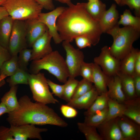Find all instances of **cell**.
Listing matches in <instances>:
<instances>
[{"label":"cell","mask_w":140,"mask_h":140,"mask_svg":"<svg viewBox=\"0 0 140 140\" xmlns=\"http://www.w3.org/2000/svg\"><path fill=\"white\" fill-rule=\"evenodd\" d=\"M86 3H72L65 7L57 21L58 32L63 41H72L76 37L85 36L95 46L102 33L99 22L94 19L86 10Z\"/></svg>","instance_id":"cell-1"},{"label":"cell","mask_w":140,"mask_h":140,"mask_svg":"<svg viewBox=\"0 0 140 140\" xmlns=\"http://www.w3.org/2000/svg\"><path fill=\"white\" fill-rule=\"evenodd\" d=\"M18 101V108L8 113L6 120L10 125L49 124L65 127L68 125L66 122L46 104L33 102L26 95L21 97Z\"/></svg>","instance_id":"cell-2"},{"label":"cell","mask_w":140,"mask_h":140,"mask_svg":"<svg viewBox=\"0 0 140 140\" xmlns=\"http://www.w3.org/2000/svg\"><path fill=\"white\" fill-rule=\"evenodd\" d=\"M107 33L113 39V43L109 47L111 54L120 60L132 50L133 43L140 37V30L130 26L120 27L118 25Z\"/></svg>","instance_id":"cell-3"},{"label":"cell","mask_w":140,"mask_h":140,"mask_svg":"<svg viewBox=\"0 0 140 140\" xmlns=\"http://www.w3.org/2000/svg\"><path fill=\"white\" fill-rule=\"evenodd\" d=\"M42 69L47 71L64 83L69 76L65 59L57 50L40 59L32 61L29 71L31 74H36Z\"/></svg>","instance_id":"cell-4"},{"label":"cell","mask_w":140,"mask_h":140,"mask_svg":"<svg viewBox=\"0 0 140 140\" xmlns=\"http://www.w3.org/2000/svg\"><path fill=\"white\" fill-rule=\"evenodd\" d=\"M2 6L14 20L23 21L37 18L43 9L33 0H7Z\"/></svg>","instance_id":"cell-5"},{"label":"cell","mask_w":140,"mask_h":140,"mask_svg":"<svg viewBox=\"0 0 140 140\" xmlns=\"http://www.w3.org/2000/svg\"><path fill=\"white\" fill-rule=\"evenodd\" d=\"M28 83L33 98L36 102L46 105L59 102L50 91L44 73L39 72L36 74H30Z\"/></svg>","instance_id":"cell-6"},{"label":"cell","mask_w":140,"mask_h":140,"mask_svg":"<svg viewBox=\"0 0 140 140\" xmlns=\"http://www.w3.org/2000/svg\"><path fill=\"white\" fill-rule=\"evenodd\" d=\"M26 26L25 21L14 20L8 50L11 57L27 48Z\"/></svg>","instance_id":"cell-7"},{"label":"cell","mask_w":140,"mask_h":140,"mask_svg":"<svg viewBox=\"0 0 140 140\" xmlns=\"http://www.w3.org/2000/svg\"><path fill=\"white\" fill-rule=\"evenodd\" d=\"M62 46L66 54L65 62L69 73V77L75 78L80 75V71L84 61V55L79 49L75 48L70 42L63 41Z\"/></svg>","instance_id":"cell-8"},{"label":"cell","mask_w":140,"mask_h":140,"mask_svg":"<svg viewBox=\"0 0 140 140\" xmlns=\"http://www.w3.org/2000/svg\"><path fill=\"white\" fill-rule=\"evenodd\" d=\"M94 61L108 76L117 75L119 72L120 60L112 55L107 46L101 48L99 55L94 58Z\"/></svg>","instance_id":"cell-9"},{"label":"cell","mask_w":140,"mask_h":140,"mask_svg":"<svg viewBox=\"0 0 140 140\" xmlns=\"http://www.w3.org/2000/svg\"><path fill=\"white\" fill-rule=\"evenodd\" d=\"M65 8L64 7L59 6L50 12H41L38 17L39 20L47 26L52 38L57 44H59L63 41L58 32L56 23L57 18Z\"/></svg>","instance_id":"cell-10"},{"label":"cell","mask_w":140,"mask_h":140,"mask_svg":"<svg viewBox=\"0 0 140 140\" xmlns=\"http://www.w3.org/2000/svg\"><path fill=\"white\" fill-rule=\"evenodd\" d=\"M10 128L14 140H27L29 138L41 140V133L48 130L47 128L37 127L32 124L10 125Z\"/></svg>","instance_id":"cell-11"},{"label":"cell","mask_w":140,"mask_h":140,"mask_svg":"<svg viewBox=\"0 0 140 140\" xmlns=\"http://www.w3.org/2000/svg\"><path fill=\"white\" fill-rule=\"evenodd\" d=\"M52 37L48 30L32 44L30 61L40 59L52 51L51 44Z\"/></svg>","instance_id":"cell-12"},{"label":"cell","mask_w":140,"mask_h":140,"mask_svg":"<svg viewBox=\"0 0 140 140\" xmlns=\"http://www.w3.org/2000/svg\"><path fill=\"white\" fill-rule=\"evenodd\" d=\"M103 140H124L118 122V117L104 121L97 127Z\"/></svg>","instance_id":"cell-13"},{"label":"cell","mask_w":140,"mask_h":140,"mask_svg":"<svg viewBox=\"0 0 140 140\" xmlns=\"http://www.w3.org/2000/svg\"><path fill=\"white\" fill-rule=\"evenodd\" d=\"M118 122L124 140L140 139V125L124 115L118 117Z\"/></svg>","instance_id":"cell-14"},{"label":"cell","mask_w":140,"mask_h":140,"mask_svg":"<svg viewBox=\"0 0 140 140\" xmlns=\"http://www.w3.org/2000/svg\"><path fill=\"white\" fill-rule=\"evenodd\" d=\"M26 26V40L28 47H31L33 43L48 30L46 25L38 18L25 20Z\"/></svg>","instance_id":"cell-15"},{"label":"cell","mask_w":140,"mask_h":140,"mask_svg":"<svg viewBox=\"0 0 140 140\" xmlns=\"http://www.w3.org/2000/svg\"><path fill=\"white\" fill-rule=\"evenodd\" d=\"M119 14L115 4H113L106 10L100 20L99 24L102 33H107L109 31L118 25Z\"/></svg>","instance_id":"cell-16"},{"label":"cell","mask_w":140,"mask_h":140,"mask_svg":"<svg viewBox=\"0 0 140 140\" xmlns=\"http://www.w3.org/2000/svg\"><path fill=\"white\" fill-rule=\"evenodd\" d=\"M99 95L94 86L90 91L76 98L72 99L67 104L75 109L87 110Z\"/></svg>","instance_id":"cell-17"},{"label":"cell","mask_w":140,"mask_h":140,"mask_svg":"<svg viewBox=\"0 0 140 140\" xmlns=\"http://www.w3.org/2000/svg\"><path fill=\"white\" fill-rule=\"evenodd\" d=\"M107 93L109 97L123 103L126 98L122 89L121 80L118 75L109 77L107 84Z\"/></svg>","instance_id":"cell-18"},{"label":"cell","mask_w":140,"mask_h":140,"mask_svg":"<svg viewBox=\"0 0 140 140\" xmlns=\"http://www.w3.org/2000/svg\"><path fill=\"white\" fill-rule=\"evenodd\" d=\"M109 77L104 73L99 66L93 63V83L99 95L107 92Z\"/></svg>","instance_id":"cell-19"},{"label":"cell","mask_w":140,"mask_h":140,"mask_svg":"<svg viewBox=\"0 0 140 140\" xmlns=\"http://www.w3.org/2000/svg\"><path fill=\"white\" fill-rule=\"evenodd\" d=\"M123 115L140 125V97L126 100Z\"/></svg>","instance_id":"cell-20"},{"label":"cell","mask_w":140,"mask_h":140,"mask_svg":"<svg viewBox=\"0 0 140 140\" xmlns=\"http://www.w3.org/2000/svg\"><path fill=\"white\" fill-rule=\"evenodd\" d=\"M140 51L133 47L131 51L120 60L119 72L132 76L134 75L135 61Z\"/></svg>","instance_id":"cell-21"},{"label":"cell","mask_w":140,"mask_h":140,"mask_svg":"<svg viewBox=\"0 0 140 140\" xmlns=\"http://www.w3.org/2000/svg\"><path fill=\"white\" fill-rule=\"evenodd\" d=\"M14 21L9 15L0 20V44L8 49Z\"/></svg>","instance_id":"cell-22"},{"label":"cell","mask_w":140,"mask_h":140,"mask_svg":"<svg viewBox=\"0 0 140 140\" xmlns=\"http://www.w3.org/2000/svg\"><path fill=\"white\" fill-rule=\"evenodd\" d=\"M106 4L100 0L86 3V11L94 19L99 22L106 11Z\"/></svg>","instance_id":"cell-23"},{"label":"cell","mask_w":140,"mask_h":140,"mask_svg":"<svg viewBox=\"0 0 140 140\" xmlns=\"http://www.w3.org/2000/svg\"><path fill=\"white\" fill-rule=\"evenodd\" d=\"M122 88L126 100L132 99L136 96L133 76L119 72Z\"/></svg>","instance_id":"cell-24"},{"label":"cell","mask_w":140,"mask_h":140,"mask_svg":"<svg viewBox=\"0 0 140 140\" xmlns=\"http://www.w3.org/2000/svg\"><path fill=\"white\" fill-rule=\"evenodd\" d=\"M18 87L17 85L11 87L9 90L1 99V102L5 104L9 113L15 110L18 106L19 102L16 96Z\"/></svg>","instance_id":"cell-25"},{"label":"cell","mask_w":140,"mask_h":140,"mask_svg":"<svg viewBox=\"0 0 140 140\" xmlns=\"http://www.w3.org/2000/svg\"><path fill=\"white\" fill-rule=\"evenodd\" d=\"M109 98L107 92L98 95L90 106L84 112L85 116L93 114L108 107Z\"/></svg>","instance_id":"cell-26"},{"label":"cell","mask_w":140,"mask_h":140,"mask_svg":"<svg viewBox=\"0 0 140 140\" xmlns=\"http://www.w3.org/2000/svg\"><path fill=\"white\" fill-rule=\"evenodd\" d=\"M108 112L106 121L123 115L125 107L123 103L109 97L108 103Z\"/></svg>","instance_id":"cell-27"},{"label":"cell","mask_w":140,"mask_h":140,"mask_svg":"<svg viewBox=\"0 0 140 140\" xmlns=\"http://www.w3.org/2000/svg\"><path fill=\"white\" fill-rule=\"evenodd\" d=\"M118 24L130 26L140 30V17L133 16L129 9H125L120 16Z\"/></svg>","instance_id":"cell-28"},{"label":"cell","mask_w":140,"mask_h":140,"mask_svg":"<svg viewBox=\"0 0 140 140\" xmlns=\"http://www.w3.org/2000/svg\"><path fill=\"white\" fill-rule=\"evenodd\" d=\"M19 68L18 55L12 56L4 62L0 67V75L10 76L16 73Z\"/></svg>","instance_id":"cell-29"},{"label":"cell","mask_w":140,"mask_h":140,"mask_svg":"<svg viewBox=\"0 0 140 140\" xmlns=\"http://www.w3.org/2000/svg\"><path fill=\"white\" fill-rule=\"evenodd\" d=\"M77 125L79 130L84 135L87 140H103L97 131L96 127L84 122H78Z\"/></svg>","instance_id":"cell-30"},{"label":"cell","mask_w":140,"mask_h":140,"mask_svg":"<svg viewBox=\"0 0 140 140\" xmlns=\"http://www.w3.org/2000/svg\"><path fill=\"white\" fill-rule=\"evenodd\" d=\"M30 74L29 71L19 68L16 73L6 79V81L10 87L19 84L27 85Z\"/></svg>","instance_id":"cell-31"},{"label":"cell","mask_w":140,"mask_h":140,"mask_svg":"<svg viewBox=\"0 0 140 140\" xmlns=\"http://www.w3.org/2000/svg\"><path fill=\"white\" fill-rule=\"evenodd\" d=\"M108 107L90 115L85 116L84 123L97 127L105 120L107 115Z\"/></svg>","instance_id":"cell-32"},{"label":"cell","mask_w":140,"mask_h":140,"mask_svg":"<svg viewBox=\"0 0 140 140\" xmlns=\"http://www.w3.org/2000/svg\"><path fill=\"white\" fill-rule=\"evenodd\" d=\"M79 81L75 78L69 77L64 84L63 95L61 99L67 102L72 98Z\"/></svg>","instance_id":"cell-33"},{"label":"cell","mask_w":140,"mask_h":140,"mask_svg":"<svg viewBox=\"0 0 140 140\" xmlns=\"http://www.w3.org/2000/svg\"><path fill=\"white\" fill-rule=\"evenodd\" d=\"M18 56V63L19 68L23 70L29 71L27 67L30 61L31 57V49L27 48H24L19 53Z\"/></svg>","instance_id":"cell-34"},{"label":"cell","mask_w":140,"mask_h":140,"mask_svg":"<svg viewBox=\"0 0 140 140\" xmlns=\"http://www.w3.org/2000/svg\"><path fill=\"white\" fill-rule=\"evenodd\" d=\"M93 87L92 82L83 78L80 81H79L71 100L76 98L85 94L91 90Z\"/></svg>","instance_id":"cell-35"},{"label":"cell","mask_w":140,"mask_h":140,"mask_svg":"<svg viewBox=\"0 0 140 140\" xmlns=\"http://www.w3.org/2000/svg\"><path fill=\"white\" fill-rule=\"evenodd\" d=\"M93 63L84 61L82 64L80 71V75L93 83Z\"/></svg>","instance_id":"cell-36"},{"label":"cell","mask_w":140,"mask_h":140,"mask_svg":"<svg viewBox=\"0 0 140 140\" xmlns=\"http://www.w3.org/2000/svg\"><path fill=\"white\" fill-rule=\"evenodd\" d=\"M119 5H127L130 9L134 10L135 16L140 17V0H121Z\"/></svg>","instance_id":"cell-37"},{"label":"cell","mask_w":140,"mask_h":140,"mask_svg":"<svg viewBox=\"0 0 140 140\" xmlns=\"http://www.w3.org/2000/svg\"><path fill=\"white\" fill-rule=\"evenodd\" d=\"M60 110L63 116L67 118H74L78 114V112L75 108L67 104L62 105Z\"/></svg>","instance_id":"cell-38"},{"label":"cell","mask_w":140,"mask_h":140,"mask_svg":"<svg viewBox=\"0 0 140 140\" xmlns=\"http://www.w3.org/2000/svg\"><path fill=\"white\" fill-rule=\"evenodd\" d=\"M47 82L49 87L52 91V93L59 98L61 99L63 92L64 84H58L47 79Z\"/></svg>","instance_id":"cell-39"},{"label":"cell","mask_w":140,"mask_h":140,"mask_svg":"<svg viewBox=\"0 0 140 140\" xmlns=\"http://www.w3.org/2000/svg\"><path fill=\"white\" fill-rule=\"evenodd\" d=\"M74 39L76 45L80 49L90 47L92 45L90 40L87 37L85 36L77 37Z\"/></svg>","instance_id":"cell-40"},{"label":"cell","mask_w":140,"mask_h":140,"mask_svg":"<svg viewBox=\"0 0 140 140\" xmlns=\"http://www.w3.org/2000/svg\"><path fill=\"white\" fill-rule=\"evenodd\" d=\"M0 140H14L10 128L3 126L0 127Z\"/></svg>","instance_id":"cell-41"},{"label":"cell","mask_w":140,"mask_h":140,"mask_svg":"<svg viewBox=\"0 0 140 140\" xmlns=\"http://www.w3.org/2000/svg\"><path fill=\"white\" fill-rule=\"evenodd\" d=\"M11 57L8 50L0 44V67L4 62Z\"/></svg>","instance_id":"cell-42"},{"label":"cell","mask_w":140,"mask_h":140,"mask_svg":"<svg viewBox=\"0 0 140 140\" xmlns=\"http://www.w3.org/2000/svg\"><path fill=\"white\" fill-rule=\"evenodd\" d=\"M46 10L51 11L55 9L52 0H33Z\"/></svg>","instance_id":"cell-43"},{"label":"cell","mask_w":140,"mask_h":140,"mask_svg":"<svg viewBox=\"0 0 140 140\" xmlns=\"http://www.w3.org/2000/svg\"><path fill=\"white\" fill-rule=\"evenodd\" d=\"M133 77L136 96L140 97V75L135 74Z\"/></svg>","instance_id":"cell-44"},{"label":"cell","mask_w":140,"mask_h":140,"mask_svg":"<svg viewBox=\"0 0 140 140\" xmlns=\"http://www.w3.org/2000/svg\"><path fill=\"white\" fill-rule=\"evenodd\" d=\"M135 72V74L140 75V51L138 53L136 60Z\"/></svg>","instance_id":"cell-45"},{"label":"cell","mask_w":140,"mask_h":140,"mask_svg":"<svg viewBox=\"0 0 140 140\" xmlns=\"http://www.w3.org/2000/svg\"><path fill=\"white\" fill-rule=\"evenodd\" d=\"M9 113V111L5 104L1 102L0 103V116L4 114Z\"/></svg>","instance_id":"cell-46"},{"label":"cell","mask_w":140,"mask_h":140,"mask_svg":"<svg viewBox=\"0 0 140 140\" xmlns=\"http://www.w3.org/2000/svg\"><path fill=\"white\" fill-rule=\"evenodd\" d=\"M5 9L3 6H0V20L4 17L9 16Z\"/></svg>","instance_id":"cell-47"},{"label":"cell","mask_w":140,"mask_h":140,"mask_svg":"<svg viewBox=\"0 0 140 140\" xmlns=\"http://www.w3.org/2000/svg\"><path fill=\"white\" fill-rule=\"evenodd\" d=\"M61 3L67 4L68 6L69 5L72 3L71 2V0H55Z\"/></svg>","instance_id":"cell-48"},{"label":"cell","mask_w":140,"mask_h":140,"mask_svg":"<svg viewBox=\"0 0 140 140\" xmlns=\"http://www.w3.org/2000/svg\"><path fill=\"white\" fill-rule=\"evenodd\" d=\"M6 76L4 75H0V87H1L5 84V82L4 79Z\"/></svg>","instance_id":"cell-49"},{"label":"cell","mask_w":140,"mask_h":140,"mask_svg":"<svg viewBox=\"0 0 140 140\" xmlns=\"http://www.w3.org/2000/svg\"><path fill=\"white\" fill-rule=\"evenodd\" d=\"M7 0H0V6H2Z\"/></svg>","instance_id":"cell-50"},{"label":"cell","mask_w":140,"mask_h":140,"mask_svg":"<svg viewBox=\"0 0 140 140\" xmlns=\"http://www.w3.org/2000/svg\"><path fill=\"white\" fill-rule=\"evenodd\" d=\"M115 2L116 3L118 4V5H119L120 1H121V0H114Z\"/></svg>","instance_id":"cell-51"},{"label":"cell","mask_w":140,"mask_h":140,"mask_svg":"<svg viewBox=\"0 0 140 140\" xmlns=\"http://www.w3.org/2000/svg\"><path fill=\"white\" fill-rule=\"evenodd\" d=\"M88 1H94V0H88Z\"/></svg>","instance_id":"cell-52"}]
</instances>
